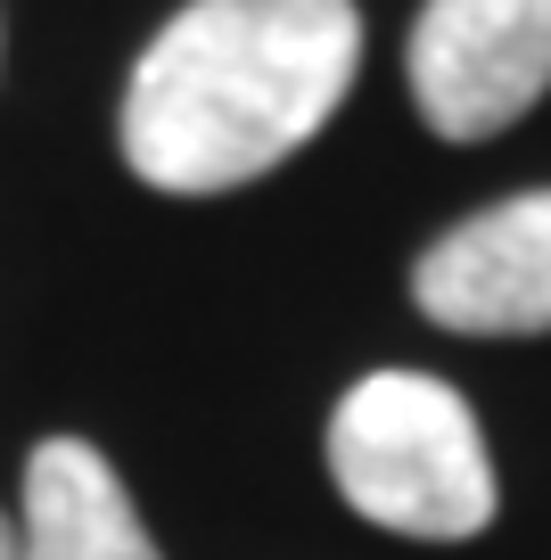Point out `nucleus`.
<instances>
[{"label":"nucleus","instance_id":"obj_3","mask_svg":"<svg viewBox=\"0 0 551 560\" xmlns=\"http://www.w3.org/2000/svg\"><path fill=\"white\" fill-rule=\"evenodd\" d=\"M551 91V0H429L412 25V100L429 132L494 140Z\"/></svg>","mask_w":551,"mask_h":560},{"label":"nucleus","instance_id":"obj_4","mask_svg":"<svg viewBox=\"0 0 551 560\" xmlns=\"http://www.w3.org/2000/svg\"><path fill=\"white\" fill-rule=\"evenodd\" d=\"M412 298L436 330L461 338H535L551 330V190L453 223L412 264Z\"/></svg>","mask_w":551,"mask_h":560},{"label":"nucleus","instance_id":"obj_1","mask_svg":"<svg viewBox=\"0 0 551 560\" xmlns=\"http://www.w3.org/2000/svg\"><path fill=\"white\" fill-rule=\"evenodd\" d=\"M354 67V0H190L124 83V165L173 198L239 190L338 116Z\"/></svg>","mask_w":551,"mask_h":560},{"label":"nucleus","instance_id":"obj_2","mask_svg":"<svg viewBox=\"0 0 551 560\" xmlns=\"http://www.w3.org/2000/svg\"><path fill=\"white\" fill-rule=\"evenodd\" d=\"M329 478L371 527L461 544L494 520V454L461 387L429 371H371L329 412Z\"/></svg>","mask_w":551,"mask_h":560},{"label":"nucleus","instance_id":"obj_6","mask_svg":"<svg viewBox=\"0 0 551 560\" xmlns=\"http://www.w3.org/2000/svg\"><path fill=\"white\" fill-rule=\"evenodd\" d=\"M0 560H25V536H17V520H0Z\"/></svg>","mask_w":551,"mask_h":560},{"label":"nucleus","instance_id":"obj_5","mask_svg":"<svg viewBox=\"0 0 551 560\" xmlns=\"http://www.w3.org/2000/svg\"><path fill=\"white\" fill-rule=\"evenodd\" d=\"M17 536H25V560H165L149 544V527H140L124 478L83 438H42L34 445Z\"/></svg>","mask_w":551,"mask_h":560}]
</instances>
